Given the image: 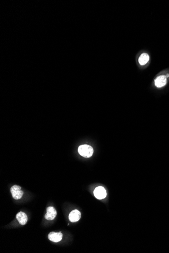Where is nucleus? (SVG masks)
Returning <instances> with one entry per match:
<instances>
[{"instance_id":"39448f33","label":"nucleus","mask_w":169,"mask_h":253,"mask_svg":"<svg viewBox=\"0 0 169 253\" xmlns=\"http://www.w3.org/2000/svg\"><path fill=\"white\" fill-rule=\"evenodd\" d=\"M62 234L60 233H55V232H51L48 234V239L51 241L54 242V243H58L62 239Z\"/></svg>"},{"instance_id":"f03ea898","label":"nucleus","mask_w":169,"mask_h":253,"mask_svg":"<svg viewBox=\"0 0 169 253\" xmlns=\"http://www.w3.org/2000/svg\"><path fill=\"white\" fill-rule=\"evenodd\" d=\"M21 187L19 186L15 185L11 187V193L15 200L20 199L24 195V192L21 190Z\"/></svg>"},{"instance_id":"0eeeda50","label":"nucleus","mask_w":169,"mask_h":253,"mask_svg":"<svg viewBox=\"0 0 169 253\" xmlns=\"http://www.w3.org/2000/svg\"><path fill=\"white\" fill-rule=\"evenodd\" d=\"M155 85L157 88H160L165 86L167 84V77L165 75H160L154 81Z\"/></svg>"},{"instance_id":"423d86ee","label":"nucleus","mask_w":169,"mask_h":253,"mask_svg":"<svg viewBox=\"0 0 169 253\" xmlns=\"http://www.w3.org/2000/svg\"><path fill=\"white\" fill-rule=\"evenodd\" d=\"M81 214L78 210H75L70 213L69 219L72 222H76L81 218Z\"/></svg>"},{"instance_id":"9d476101","label":"nucleus","mask_w":169,"mask_h":253,"mask_svg":"<svg viewBox=\"0 0 169 253\" xmlns=\"http://www.w3.org/2000/svg\"><path fill=\"white\" fill-rule=\"evenodd\" d=\"M169 74H168L167 75V76H166L167 78H168V77H169Z\"/></svg>"},{"instance_id":"1a4fd4ad","label":"nucleus","mask_w":169,"mask_h":253,"mask_svg":"<svg viewBox=\"0 0 169 253\" xmlns=\"http://www.w3.org/2000/svg\"><path fill=\"white\" fill-rule=\"evenodd\" d=\"M149 60V55L146 53H143L140 56L139 58V62L141 65H144L148 62Z\"/></svg>"},{"instance_id":"7ed1b4c3","label":"nucleus","mask_w":169,"mask_h":253,"mask_svg":"<svg viewBox=\"0 0 169 253\" xmlns=\"http://www.w3.org/2000/svg\"><path fill=\"white\" fill-rule=\"evenodd\" d=\"M94 195L95 197L99 200L105 199L106 196V190L104 187L98 186L95 189Z\"/></svg>"},{"instance_id":"6e6552de","label":"nucleus","mask_w":169,"mask_h":253,"mask_svg":"<svg viewBox=\"0 0 169 253\" xmlns=\"http://www.w3.org/2000/svg\"><path fill=\"white\" fill-rule=\"evenodd\" d=\"M16 219L17 220L19 224L21 225H25L28 222V216L27 214L24 212H20L17 213L16 216Z\"/></svg>"},{"instance_id":"20e7f679","label":"nucleus","mask_w":169,"mask_h":253,"mask_svg":"<svg viewBox=\"0 0 169 253\" xmlns=\"http://www.w3.org/2000/svg\"><path fill=\"white\" fill-rule=\"evenodd\" d=\"M57 212L54 208L49 207L47 208V213L45 215V218L48 220H52L56 217Z\"/></svg>"},{"instance_id":"f257e3e1","label":"nucleus","mask_w":169,"mask_h":253,"mask_svg":"<svg viewBox=\"0 0 169 253\" xmlns=\"http://www.w3.org/2000/svg\"><path fill=\"white\" fill-rule=\"evenodd\" d=\"M93 149L89 145H81L78 148V152L79 155L85 158H90L93 154Z\"/></svg>"}]
</instances>
